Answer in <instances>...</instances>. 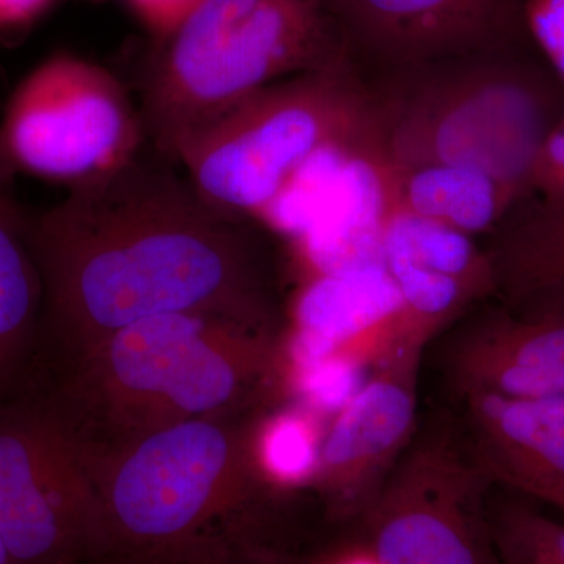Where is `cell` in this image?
<instances>
[{
  "mask_svg": "<svg viewBox=\"0 0 564 564\" xmlns=\"http://www.w3.org/2000/svg\"><path fill=\"white\" fill-rule=\"evenodd\" d=\"M0 538L11 564L110 552L87 448L55 403L0 410Z\"/></svg>",
  "mask_w": 564,
  "mask_h": 564,
  "instance_id": "cell-8",
  "label": "cell"
},
{
  "mask_svg": "<svg viewBox=\"0 0 564 564\" xmlns=\"http://www.w3.org/2000/svg\"><path fill=\"white\" fill-rule=\"evenodd\" d=\"M530 300H541V302L560 304V306L564 307V282H562V284L555 285V288L547 289V291L538 293V295L525 300V302H530Z\"/></svg>",
  "mask_w": 564,
  "mask_h": 564,
  "instance_id": "cell-28",
  "label": "cell"
},
{
  "mask_svg": "<svg viewBox=\"0 0 564 564\" xmlns=\"http://www.w3.org/2000/svg\"><path fill=\"white\" fill-rule=\"evenodd\" d=\"M464 397L470 448L492 481L547 503L564 492V397Z\"/></svg>",
  "mask_w": 564,
  "mask_h": 564,
  "instance_id": "cell-14",
  "label": "cell"
},
{
  "mask_svg": "<svg viewBox=\"0 0 564 564\" xmlns=\"http://www.w3.org/2000/svg\"><path fill=\"white\" fill-rule=\"evenodd\" d=\"M373 366L351 355H337L321 361L285 370L282 388L288 389L296 404L321 417H334L361 389Z\"/></svg>",
  "mask_w": 564,
  "mask_h": 564,
  "instance_id": "cell-21",
  "label": "cell"
},
{
  "mask_svg": "<svg viewBox=\"0 0 564 564\" xmlns=\"http://www.w3.org/2000/svg\"><path fill=\"white\" fill-rule=\"evenodd\" d=\"M144 148L32 215L43 332L70 359L155 315L220 311L278 325L254 223L215 209Z\"/></svg>",
  "mask_w": 564,
  "mask_h": 564,
  "instance_id": "cell-1",
  "label": "cell"
},
{
  "mask_svg": "<svg viewBox=\"0 0 564 564\" xmlns=\"http://www.w3.org/2000/svg\"><path fill=\"white\" fill-rule=\"evenodd\" d=\"M0 564H11L9 552H7L6 545H3L2 538H0Z\"/></svg>",
  "mask_w": 564,
  "mask_h": 564,
  "instance_id": "cell-29",
  "label": "cell"
},
{
  "mask_svg": "<svg viewBox=\"0 0 564 564\" xmlns=\"http://www.w3.org/2000/svg\"><path fill=\"white\" fill-rule=\"evenodd\" d=\"M159 41L169 39L204 0H124Z\"/></svg>",
  "mask_w": 564,
  "mask_h": 564,
  "instance_id": "cell-24",
  "label": "cell"
},
{
  "mask_svg": "<svg viewBox=\"0 0 564 564\" xmlns=\"http://www.w3.org/2000/svg\"><path fill=\"white\" fill-rule=\"evenodd\" d=\"M367 82L377 144L391 169L475 170L502 184L518 206L541 144L564 115V82L554 70L505 51Z\"/></svg>",
  "mask_w": 564,
  "mask_h": 564,
  "instance_id": "cell-3",
  "label": "cell"
},
{
  "mask_svg": "<svg viewBox=\"0 0 564 564\" xmlns=\"http://www.w3.org/2000/svg\"><path fill=\"white\" fill-rule=\"evenodd\" d=\"M282 333L284 372L344 352L373 366L410 340L402 295L386 265L300 281Z\"/></svg>",
  "mask_w": 564,
  "mask_h": 564,
  "instance_id": "cell-12",
  "label": "cell"
},
{
  "mask_svg": "<svg viewBox=\"0 0 564 564\" xmlns=\"http://www.w3.org/2000/svg\"><path fill=\"white\" fill-rule=\"evenodd\" d=\"M323 564H380L378 560L375 558L372 552L369 551V547L356 549V551L345 552V554H340L337 556H333L328 562Z\"/></svg>",
  "mask_w": 564,
  "mask_h": 564,
  "instance_id": "cell-27",
  "label": "cell"
},
{
  "mask_svg": "<svg viewBox=\"0 0 564 564\" xmlns=\"http://www.w3.org/2000/svg\"><path fill=\"white\" fill-rule=\"evenodd\" d=\"M57 0H0V31L32 24L55 6Z\"/></svg>",
  "mask_w": 564,
  "mask_h": 564,
  "instance_id": "cell-25",
  "label": "cell"
},
{
  "mask_svg": "<svg viewBox=\"0 0 564 564\" xmlns=\"http://www.w3.org/2000/svg\"><path fill=\"white\" fill-rule=\"evenodd\" d=\"M494 236L497 292L511 307L564 282V212L522 203Z\"/></svg>",
  "mask_w": 564,
  "mask_h": 564,
  "instance_id": "cell-17",
  "label": "cell"
},
{
  "mask_svg": "<svg viewBox=\"0 0 564 564\" xmlns=\"http://www.w3.org/2000/svg\"><path fill=\"white\" fill-rule=\"evenodd\" d=\"M202 564H270L272 560L262 558V556H256V558H236L228 554L225 547H218L217 551L210 552L209 555L198 560Z\"/></svg>",
  "mask_w": 564,
  "mask_h": 564,
  "instance_id": "cell-26",
  "label": "cell"
},
{
  "mask_svg": "<svg viewBox=\"0 0 564 564\" xmlns=\"http://www.w3.org/2000/svg\"><path fill=\"white\" fill-rule=\"evenodd\" d=\"M251 434L237 414L85 445L109 551L144 564H188L220 547L218 529L265 486Z\"/></svg>",
  "mask_w": 564,
  "mask_h": 564,
  "instance_id": "cell-5",
  "label": "cell"
},
{
  "mask_svg": "<svg viewBox=\"0 0 564 564\" xmlns=\"http://www.w3.org/2000/svg\"><path fill=\"white\" fill-rule=\"evenodd\" d=\"M522 13L549 66L564 82V0H524Z\"/></svg>",
  "mask_w": 564,
  "mask_h": 564,
  "instance_id": "cell-23",
  "label": "cell"
},
{
  "mask_svg": "<svg viewBox=\"0 0 564 564\" xmlns=\"http://www.w3.org/2000/svg\"><path fill=\"white\" fill-rule=\"evenodd\" d=\"M14 174L0 144V410L18 391L43 332V281L32 215L14 193Z\"/></svg>",
  "mask_w": 564,
  "mask_h": 564,
  "instance_id": "cell-15",
  "label": "cell"
},
{
  "mask_svg": "<svg viewBox=\"0 0 564 564\" xmlns=\"http://www.w3.org/2000/svg\"><path fill=\"white\" fill-rule=\"evenodd\" d=\"M384 262L406 261L466 282L481 296L497 292L488 250L451 226L393 209L384 226Z\"/></svg>",
  "mask_w": 564,
  "mask_h": 564,
  "instance_id": "cell-18",
  "label": "cell"
},
{
  "mask_svg": "<svg viewBox=\"0 0 564 564\" xmlns=\"http://www.w3.org/2000/svg\"><path fill=\"white\" fill-rule=\"evenodd\" d=\"M488 315L456 337L448 369L459 391L507 399L564 397V307L533 300Z\"/></svg>",
  "mask_w": 564,
  "mask_h": 564,
  "instance_id": "cell-13",
  "label": "cell"
},
{
  "mask_svg": "<svg viewBox=\"0 0 564 564\" xmlns=\"http://www.w3.org/2000/svg\"><path fill=\"white\" fill-rule=\"evenodd\" d=\"M489 530L502 564H564V524L505 500L489 508Z\"/></svg>",
  "mask_w": 564,
  "mask_h": 564,
  "instance_id": "cell-20",
  "label": "cell"
},
{
  "mask_svg": "<svg viewBox=\"0 0 564 564\" xmlns=\"http://www.w3.org/2000/svg\"><path fill=\"white\" fill-rule=\"evenodd\" d=\"M524 203L545 210L564 212V115L541 144Z\"/></svg>",
  "mask_w": 564,
  "mask_h": 564,
  "instance_id": "cell-22",
  "label": "cell"
},
{
  "mask_svg": "<svg viewBox=\"0 0 564 564\" xmlns=\"http://www.w3.org/2000/svg\"><path fill=\"white\" fill-rule=\"evenodd\" d=\"M344 66L355 65L329 0H204L141 80L147 147L177 166L196 133L254 93Z\"/></svg>",
  "mask_w": 564,
  "mask_h": 564,
  "instance_id": "cell-4",
  "label": "cell"
},
{
  "mask_svg": "<svg viewBox=\"0 0 564 564\" xmlns=\"http://www.w3.org/2000/svg\"><path fill=\"white\" fill-rule=\"evenodd\" d=\"M375 139L369 82L355 66L276 82L210 122L177 166L203 199L258 225L300 170L325 148Z\"/></svg>",
  "mask_w": 564,
  "mask_h": 564,
  "instance_id": "cell-6",
  "label": "cell"
},
{
  "mask_svg": "<svg viewBox=\"0 0 564 564\" xmlns=\"http://www.w3.org/2000/svg\"><path fill=\"white\" fill-rule=\"evenodd\" d=\"M352 65L381 76L505 51L519 0H329Z\"/></svg>",
  "mask_w": 564,
  "mask_h": 564,
  "instance_id": "cell-11",
  "label": "cell"
},
{
  "mask_svg": "<svg viewBox=\"0 0 564 564\" xmlns=\"http://www.w3.org/2000/svg\"><path fill=\"white\" fill-rule=\"evenodd\" d=\"M393 173L397 209L443 223L474 239L496 232L518 206L502 184L463 166L429 165Z\"/></svg>",
  "mask_w": 564,
  "mask_h": 564,
  "instance_id": "cell-16",
  "label": "cell"
},
{
  "mask_svg": "<svg viewBox=\"0 0 564 564\" xmlns=\"http://www.w3.org/2000/svg\"><path fill=\"white\" fill-rule=\"evenodd\" d=\"M55 402L88 447L196 419L242 414L282 388L280 325L220 311L155 315L73 359Z\"/></svg>",
  "mask_w": 564,
  "mask_h": 564,
  "instance_id": "cell-2",
  "label": "cell"
},
{
  "mask_svg": "<svg viewBox=\"0 0 564 564\" xmlns=\"http://www.w3.org/2000/svg\"><path fill=\"white\" fill-rule=\"evenodd\" d=\"M0 144L17 173L73 188L131 162L147 139L139 106L113 73L55 54L11 93Z\"/></svg>",
  "mask_w": 564,
  "mask_h": 564,
  "instance_id": "cell-7",
  "label": "cell"
},
{
  "mask_svg": "<svg viewBox=\"0 0 564 564\" xmlns=\"http://www.w3.org/2000/svg\"><path fill=\"white\" fill-rule=\"evenodd\" d=\"M423 348L393 345L326 426L313 485L337 518H361L402 456L414 432Z\"/></svg>",
  "mask_w": 564,
  "mask_h": 564,
  "instance_id": "cell-10",
  "label": "cell"
},
{
  "mask_svg": "<svg viewBox=\"0 0 564 564\" xmlns=\"http://www.w3.org/2000/svg\"><path fill=\"white\" fill-rule=\"evenodd\" d=\"M494 481L452 434L411 445L361 516L380 564H502L486 494Z\"/></svg>",
  "mask_w": 564,
  "mask_h": 564,
  "instance_id": "cell-9",
  "label": "cell"
},
{
  "mask_svg": "<svg viewBox=\"0 0 564 564\" xmlns=\"http://www.w3.org/2000/svg\"><path fill=\"white\" fill-rule=\"evenodd\" d=\"M270 564H281V563L274 562V560H272V562H270Z\"/></svg>",
  "mask_w": 564,
  "mask_h": 564,
  "instance_id": "cell-31",
  "label": "cell"
},
{
  "mask_svg": "<svg viewBox=\"0 0 564 564\" xmlns=\"http://www.w3.org/2000/svg\"><path fill=\"white\" fill-rule=\"evenodd\" d=\"M554 505L555 507L562 508V510L564 511V496L558 497V499L555 500Z\"/></svg>",
  "mask_w": 564,
  "mask_h": 564,
  "instance_id": "cell-30",
  "label": "cell"
},
{
  "mask_svg": "<svg viewBox=\"0 0 564 564\" xmlns=\"http://www.w3.org/2000/svg\"><path fill=\"white\" fill-rule=\"evenodd\" d=\"M323 433L321 415L302 404L278 411L252 430V455L263 485L282 489L313 485Z\"/></svg>",
  "mask_w": 564,
  "mask_h": 564,
  "instance_id": "cell-19",
  "label": "cell"
}]
</instances>
